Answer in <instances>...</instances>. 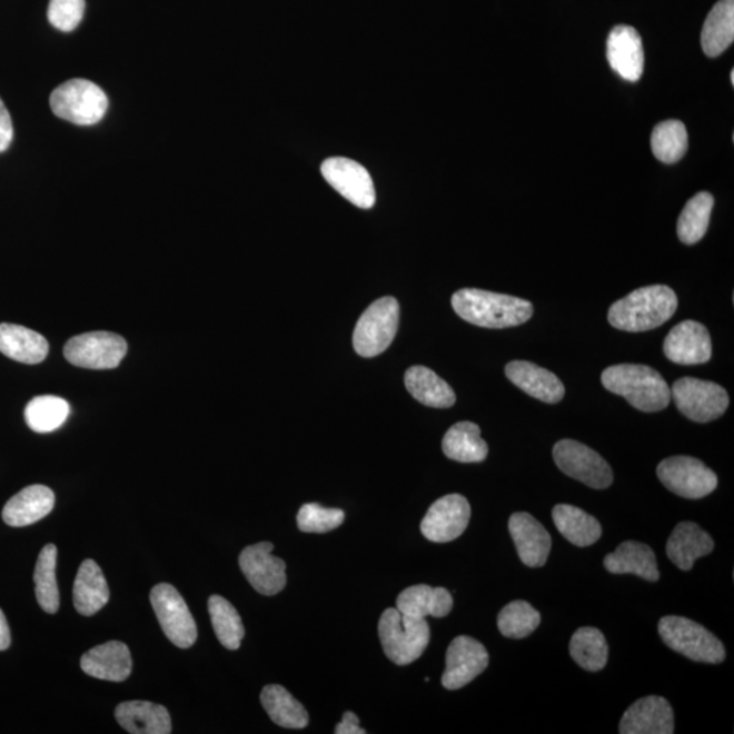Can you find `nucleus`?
Returning a JSON list of instances; mask_svg holds the SVG:
<instances>
[{
	"instance_id": "obj_1",
	"label": "nucleus",
	"mask_w": 734,
	"mask_h": 734,
	"mask_svg": "<svg viewBox=\"0 0 734 734\" xmlns=\"http://www.w3.org/2000/svg\"><path fill=\"white\" fill-rule=\"evenodd\" d=\"M452 306L463 320L492 329L518 327L534 316V305L526 299L479 289L456 291Z\"/></svg>"
},
{
	"instance_id": "obj_2",
	"label": "nucleus",
	"mask_w": 734,
	"mask_h": 734,
	"mask_svg": "<svg viewBox=\"0 0 734 734\" xmlns=\"http://www.w3.org/2000/svg\"><path fill=\"white\" fill-rule=\"evenodd\" d=\"M677 296L671 287H641L611 306L608 321L626 333H646L669 321L677 310Z\"/></svg>"
},
{
	"instance_id": "obj_3",
	"label": "nucleus",
	"mask_w": 734,
	"mask_h": 734,
	"mask_svg": "<svg viewBox=\"0 0 734 734\" xmlns=\"http://www.w3.org/2000/svg\"><path fill=\"white\" fill-rule=\"evenodd\" d=\"M604 388L624 397L642 413H658L669 406L671 388L657 370L645 365H615L603 371Z\"/></svg>"
},
{
	"instance_id": "obj_4",
	"label": "nucleus",
	"mask_w": 734,
	"mask_h": 734,
	"mask_svg": "<svg viewBox=\"0 0 734 734\" xmlns=\"http://www.w3.org/2000/svg\"><path fill=\"white\" fill-rule=\"evenodd\" d=\"M378 635L385 656L397 665H408L425 653L430 642V627L425 619L388 608L379 617Z\"/></svg>"
},
{
	"instance_id": "obj_5",
	"label": "nucleus",
	"mask_w": 734,
	"mask_h": 734,
	"mask_svg": "<svg viewBox=\"0 0 734 734\" xmlns=\"http://www.w3.org/2000/svg\"><path fill=\"white\" fill-rule=\"evenodd\" d=\"M658 633L672 651L696 663L721 664L726 657L725 647L717 636L687 617H663L658 623Z\"/></svg>"
},
{
	"instance_id": "obj_6",
	"label": "nucleus",
	"mask_w": 734,
	"mask_h": 734,
	"mask_svg": "<svg viewBox=\"0 0 734 734\" xmlns=\"http://www.w3.org/2000/svg\"><path fill=\"white\" fill-rule=\"evenodd\" d=\"M399 320L400 306L396 298L377 299L364 311L354 329V350L364 358L383 354L394 341Z\"/></svg>"
},
{
	"instance_id": "obj_7",
	"label": "nucleus",
	"mask_w": 734,
	"mask_h": 734,
	"mask_svg": "<svg viewBox=\"0 0 734 734\" xmlns=\"http://www.w3.org/2000/svg\"><path fill=\"white\" fill-rule=\"evenodd\" d=\"M51 108L60 119L78 126H93L106 116L108 97L96 83L72 79L53 90Z\"/></svg>"
},
{
	"instance_id": "obj_8",
	"label": "nucleus",
	"mask_w": 734,
	"mask_h": 734,
	"mask_svg": "<svg viewBox=\"0 0 734 734\" xmlns=\"http://www.w3.org/2000/svg\"><path fill=\"white\" fill-rule=\"evenodd\" d=\"M678 411L696 424L721 418L730 407V395L721 385L705 379L683 377L671 389Z\"/></svg>"
},
{
	"instance_id": "obj_9",
	"label": "nucleus",
	"mask_w": 734,
	"mask_h": 734,
	"mask_svg": "<svg viewBox=\"0 0 734 734\" xmlns=\"http://www.w3.org/2000/svg\"><path fill=\"white\" fill-rule=\"evenodd\" d=\"M661 483L685 499H701L718 486V477L705 463L690 456L665 458L657 467Z\"/></svg>"
},
{
	"instance_id": "obj_10",
	"label": "nucleus",
	"mask_w": 734,
	"mask_h": 734,
	"mask_svg": "<svg viewBox=\"0 0 734 734\" xmlns=\"http://www.w3.org/2000/svg\"><path fill=\"white\" fill-rule=\"evenodd\" d=\"M563 474L595 489L608 488L614 482L609 464L596 450L574 439H562L553 450Z\"/></svg>"
},
{
	"instance_id": "obj_11",
	"label": "nucleus",
	"mask_w": 734,
	"mask_h": 734,
	"mask_svg": "<svg viewBox=\"0 0 734 734\" xmlns=\"http://www.w3.org/2000/svg\"><path fill=\"white\" fill-rule=\"evenodd\" d=\"M150 602L171 644L180 648L191 647L198 639V627L191 611L176 587L169 584L152 587Z\"/></svg>"
},
{
	"instance_id": "obj_12",
	"label": "nucleus",
	"mask_w": 734,
	"mask_h": 734,
	"mask_svg": "<svg viewBox=\"0 0 734 734\" xmlns=\"http://www.w3.org/2000/svg\"><path fill=\"white\" fill-rule=\"evenodd\" d=\"M127 341L118 334L88 333L66 343L65 357L85 369L108 370L118 367L126 357Z\"/></svg>"
},
{
	"instance_id": "obj_13",
	"label": "nucleus",
	"mask_w": 734,
	"mask_h": 734,
	"mask_svg": "<svg viewBox=\"0 0 734 734\" xmlns=\"http://www.w3.org/2000/svg\"><path fill=\"white\" fill-rule=\"evenodd\" d=\"M321 173L329 186L354 206L364 210L375 206V184L363 165L343 157L328 158L321 165Z\"/></svg>"
},
{
	"instance_id": "obj_14",
	"label": "nucleus",
	"mask_w": 734,
	"mask_h": 734,
	"mask_svg": "<svg viewBox=\"0 0 734 734\" xmlns=\"http://www.w3.org/2000/svg\"><path fill=\"white\" fill-rule=\"evenodd\" d=\"M470 506L460 494L445 495L434 502L421 519V534L433 543H449L468 528Z\"/></svg>"
},
{
	"instance_id": "obj_15",
	"label": "nucleus",
	"mask_w": 734,
	"mask_h": 734,
	"mask_svg": "<svg viewBox=\"0 0 734 734\" xmlns=\"http://www.w3.org/2000/svg\"><path fill=\"white\" fill-rule=\"evenodd\" d=\"M272 549L271 543H257L245 548L238 559L245 578L265 596L278 595L287 584L286 563L274 556Z\"/></svg>"
},
{
	"instance_id": "obj_16",
	"label": "nucleus",
	"mask_w": 734,
	"mask_h": 734,
	"mask_svg": "<svg viewBox=\"0 0 734 734\" xmlns=\"http://www.w3.org/2000/svg\"><path fill=\"white\" fill-rule=\"evenodd\" d=\"M487 648L479 641L462 635L452 641L446 652L443 685L446 690H460L475 681L488 666Z\"/></svg>"
},
{
	"instance_id": "obj_17",
	"label": "nucleus",
	"mask_w": 734,
	"mask_h": 734,
	"mask_svg": "<svg viewBox=\"0 0 734 734\" xmlns=\"http://www.w3.org/2000/svg\"><path fill=\"white\" fill-rule=\"evenodd\" d=\"M664 354L677 365L707 364L713 354L712 338L707 328L693 320L677 324L665 338Z\"/></svg>"
},
{
	"instance_id": "obj_18",
	"label": "nucleus",
	"mask_w": 734,
	"mask_h": 734,
	"mask_svg": "<svg viewBox=\"0 0 734 734\" xmlns=\"http://www.w3.org/2000/svg\"><path fill=\"white\" fill-rule=\"evenodd\" d=\"M622 734H672L675 732V715L669 702L663 696H646L636 701L623 714L619 725Z\"/></svg>"
},
{
	"instance_id": "obj_19",
	"label": "nucleus",
	"mask_w": 734,
	"mask_h": 734,
	"mask_svg": "<svg viewBox=\"0 0 734 734\" xmlns=\"http://www.w3.org/2000/svg\"><path fill=\"white\" fill-rule=\"evenodd\" d=\"M607 58L617 76L628 82L639 81L645 66L639 33L627 24H617L608 36Z\"/></svg>"
},
{
	"instance_id": "obj_20",
	"label": "nucleus",
	"mask_w": 734,
	"mask_h": 734,
	"mask_svg": "<svg viewBox=\"0 0 734 734\" xmlns=\"http://www.w3.org/2000/svg\"><path fill=\"white\" fill-rule=\"evenodd\" d=\"M509 530L519 559L528 567L546 565L553 540L546 528L529 513L512 514Z\"/></svg>"
},
{
	"instance_id": "obj_21",
	"label": "nucleus",
	"mask_w": 734,
	"mask_h": 734,
	"mask_svg": "<svg viewBox=\"0 0 734 734\" xmlns=\"http://www.w3.org/2000/svg\"><path fill=\"white\" fill-rule=\"evenodd\" d=\"M81 668L91 677L108 682H125L131 675L130 648L119 641L96 646L81 658Z\"/></svg>"
},
{
	"instance_id": "obj_22",
	"label": "nucleus",
	"mask_w": 734,
	"mask_h": 734,
	"mask_svg": "<svg viewBox=\"0 0 734 734\" xmlns=\"http://www.w3.org/2000/svg\"><path fill=\"white\" fill-rule=\"evenodd\" d=\"M506 377L535 399L556 404L565 396V385L553 371L526 360H513L506 365Z\"/></svg>"
},
{
	"instance_id": "obj_23",
	"label": "nucleus",
	"mask_w": 734,
	"mask_h": 734,
	"mask_svg": "<svg viewBox=\"0 0 734 734\" xmlns=\"http://www.w3.org/2000/svg\"><path fill=\"white\" fill-rule=\"evenodd\" d=\"M714 540L707 532L695 523L684 522L676 525L666 543V555L673 565L683 572L694 567L696 559L712 554Z\"/></svg>"
},
{
	"instance_id": "obj_24",
	"label": "nucleus",
	"mask_w": 734,
	"mask_h": 734,
	"mask_svg": "<svg viewBox=\"0 0 734 734\" xmlns=\"http://www.w3.org/2000/svg\"><path fill=\"white\" fill-rule=\"evenodd\" d=\"M54 506L51 488L41 485L24 487L6 504L2 517L10 526L32 525L48 516Z\"/></svg>"
},
{
	"instance_id": "obj_25",
	"label": "nucleus",
	"mask_w": 734,
	"mask_h": 734,
	"mask_svg": "<svg viewBox=\"0 0 734 734\" xmlns=\"http://www.w3.org/2000/svg\"><path fill=\"white\" fill-rule=\"evenodd\" d=\"M116 720L132 734H169L171 721L167 707L145 701L122 702L116 707Z\"/></svg>"
},
{
	"instance_id": "obj_26",
	"label": "nucleus",
	"mask_w": 734,
	"mask_h": 734,
	"mask_svg": "<svg viewBox=\"0 0 734 734\" xmlns=\"http://www.w3.org/2000/svg\"><path fill=\"white\" fill-rule=\"evenodd\" d=\"M49 345L44 336L17 324H0V353L17 363L37 365L47 358Z\"/></svg>"
},
{
	"instance_id": "obj_27",
	"label": "nucleus",
	"mask_w": 734,
	"mask_h": 734,
	"mask_svg": "<svg viewBox=\"0 0 734 734\" xmlns=\"http://www.w3.org/2000/svg\"><path fill=\"white\" fill-rule=\"evenodd\" d=\"M396 608L401 614L426 619L427 616L445 617L453 608V597L445 587L415 585L404 589L397 597Z\"/></svg>"
},
{
	"instance_id": "obj_28",
	"label": "nucleus",
	"mask_w": 734,
	"mask_h": 734,
	"mask_svg": "<svg viewBox=\"0 0 734 734\" xmlns=\"http://www.w3.org/2000/svg\"><path fill=\"white\" fill-rule=\"evenodd\" d=\"M72 596L73 607L83 616L96 615L109 602L107 579L93 559H86L79 566Z\"/></svg>"
},
{
	"instance_id": "obj_29",
	"label": "nucleus",
	"mask_w": 734,
	"mask_h": 734,
	"mask_svg": "<svg viewBox=\"0 0 734 734\" xmlns=\"http://www.w3.org/2000/svg\"><path fill=\"white\" fill-rule=\"evenodd\" d=\"M604 566L612 574H635L651 583L659 579L656 554L644 543H622L615 553L605 556Z\"/></svg>"
},
{
	"instance_id": "obj_30",
	"label": "nucleus",
	"mask_w": 734,
	"mask_h": 734,
	"mask_svg": "<svg viewBox=\"0 0 734 734\" xmlns=\"http://www.w3.org/2000/svg\"><path fill=\"white\" fill-rule=\"evenodd\" d=\"M404 383L409 394L427 407L450 408L456 403L450 385L426 366L409 367Z\"/></svg>"
},
{
	"instance_id": "obj_31",
	"label": "nucleus",
	"mask_w": 734,
	"mask_h": 734,
	"mask_svg": "<svg viewBox=\"0 0 734 734\" xmlns=\"http://www.w3.org/2000/svg\"><path fill=\"white\" fill-rule=\"evenodd\" d=\"M445 456L458 463H482L488 455V445L480 437V427L473 421H458L443 439Z\"/></svg>"
},
{
	"instance_id": "obj_32",
	"label": "nucleus",
	"mask_w": 734,
	"mask_h": 734,
	"mask_svg": "<svg viewBox=\"0 0 734 734\" xmlns=\"http://www.w3.org/2000/svg\"><path fill=\"white\" fill-rule=\"evenodd\" d=\"M556 528L577 547H589L602 537V525L591 514L572 505H556L553 510Z\"/></svg>"
},
{
	"instance_id": "obj_33",
	"label": "nucleus",
	"mask_w": 734,
	"mask_h": 734,
	"mask_svg": "<svg viewBox=\"0 0 734 734\" xmlns=\"http://www.w3.org/2000/svg\"><path fill=\"white\" fill-rule=\"evenodd\" d=\"M260 701L269 718L287 730H304L309 724V714L289 691L271 684L262 688Z\"/></svg>"
},
{
	"instance_id": "obj_34",
	"label": "nucleus",
	"mask_w": 734,
	"mask_h": 734,
	"mask_svg": "<svg viewBox=\"0 0 734 734\" xmlns=\"http://www.w3.org/2000/svg\"><path fill=\"white\" fill-rule=\"evenodd\" d=\"M734 0L714 4L702 29V48L708 58H717L733 44Z\"/></svg>"
},
{
	"instance_id": "obj_35",
	"label": "nucleus",
	"mask_w": 734,
	"mask_h": 734,
	"mask_svg": "<svg viewBox=\"0 0 734 734\" xmlns=\"http://www.w3.org/2000/svg\"><path fill=\"white\" fill-rule=\"evenodd\" d=\"M58 548L47 544L41 549L36 563L34 584L36 598L40 607L48 614H57L60 607V595L57 581Z\"/></svg>"
},
{
	"instance_id": "obj_36",
	"label": "nucleus",
	"mask_w": 734,
	"mask_h": 734,
	"mask_svg": "<svg viewBox=\"0 0 734 734\" xmlns=\"http://www.w3.org/2000/svg\"><path fill=\"white\" fill-rule=\"evenodd\" d=\"M571 654L581 668L587 672L602 671L608 663L607 639L597 628H578L572 636Z\"/></svg>"
},
{
	"instance_id": "obj_37",
	"label": "nucleus",
	"mask_w": 734,
	"mask_h": 734,
	"mask_svg": "<svg viewBox=\"0 0 734 734\" xmlns=\"http://www.w3.org/2000/svg\"><path fill=\"white\" fill-rule=\"evenodd\" d=\"M714 207L712 194L700 192L688 200L677 220V236L685 245H694L705 237Z\"/></svg>"
},
{
	"instance_id": "obj_38",
	"label": "nucleus",
	"mask_w": 734,
	"mask_h": 734,
	"mask_svg": "<svg viewBox=\"0 0 734 734\" xmlns=\"http://www.w3.org/2000/svg\"><path fill=\"white\" fill-rule=\"evenodd\" d=\"M70 415V404L61 397L37 396L24 409V419L36 433H51L65 425Z\"/></svg>"
},
{
	"instance_id": "obj_39",
	"label": "nucleus",
	"mask_w": 734,
	"mask_h": 734,
	"mask_svg": "<svg viewBox=\"0 0 734 734\" xmlns=\"http://www.w3.org/2000/svg\"><path fill=\"white\" fill-rule=\"evenodd\" d=\"M208 612H210L214 632L217 638L229 651H237L241 646L245 628L241 616L228 599L220 596H211L208 599Z\"/></svg>"
},
{
	"instance_id": "obj_40",
	"label": "nucleus",
	"mask_w": 734,
	"mask_h": 734,
	"mask_svg": "<svg viewBox=\"0 0 734 734\" xmlns=\"http://www.w3.org/2000/svg\"><path fill=\"white\" fill-rule=\"evenodd\" d=\"M687 149V128L681 120H666L654 128L652 132V151L658 161L664 163L681 161Z\"/></svg>"
},
{
	"instance_id": "obj_41",
	"label": "nucleus",
	"mask_w": 734,
	"mask_h": 734,
	"mask_svg": "<svg viewBox=\"0 0 734 734\" xmlns=\"http://www.w3.org/2000/svg\"><path fill=\"white\" fill-rule=\"evenodd\" d=\"M542 615L524 599H516L500 609L498 628L506 638L523 639L540 626Z\"/></svg>"
},
{
	"instance_id": "obj_42",
	"label": "nucleus",
	"mask_w": 734,
	"mask_h": 734,
	"mask_svg": "<svg viewBox=\"0 0 734 734\" xmlns=\"http://www.w3.org/2000/svg\"><path fill=\"white\" fill-rule=\"evenodd\" d=\"M345 512L318 504H306L299 509L297 524L305 534H327L345 522Z\"/></svg>"
},
{
	"instance_id": "obj_43",
	"label": "nucleus",
	"mask_w": 734,
	"mask_h": 734,
	"mask_svg": "<svg viewBox=\"0 0 734 734\" xmlns=\"http://www.w3.org/2000/svg\"><path fill=\"white\" fill-rule=\"evenodd\" d=\"M83 14L85 0H51L48 6V20L61 32L76 29Z\"/></svg>"
},
{
	"instance_id": "obj_44",
	"label": "nucleus",
	"mask_w": 734,
	"mask_h": 734,
	"mask_svg": "<svg viewBox=\"0 0 734 734\" xmlns=\"http://www.w3.org/2000/svg\"><path fill=\"white\" fill-rule=\"evenodd\" d=\"M12 137H14V130H12L10 113L3 101L0 100V152L9 149Z\"/></svg>"
},
{
	"instance_id": "obj_45",
	"label": "nucleus",
	"mask_w": 734,
	"mask_h": 734,
	"mask_svg": "<svg viewBox=\"0 0 734 734\" xmlns=\"http://www.w3.org/2000/svg\"><path fill=\"white\" fill-rule=\"evenodd\" d=\"M336 734H365L366 731L359 726V718L353 712H346L341 722L335 727Z\"/></svg>"
},
{
	"instance_id": "obj_46",
	"label": "nucleus",
	"mask_w": 734,
	"mask_h": 734,
	"mask_svg": "<svg viewBox=\"0 0 734 734\" xmlns=\"http://www.w3.org/2000/svg\"><path fill=\"white\" fill-rule=\"evenodd\" d=\"M11 644V635H10V628L8 621H6V616L3 614V611L0 609V652L6 651V648H9Z\"/></svg>"
},
{
	"instance_id": "obj_47",
	"label": "nucleus",
	"mask_w": 734,
	"mask_h": 734,
	"mask_svg": "<svg viewBox=\"0 0 734 734\" xmlns=\"http://www.w3.org/2000/svg\"><path fill=\"white\" fill-rule=\"evenodd\" d=\"M731 82H732V85H734V70H732V72H731Z\"/></svg>"
}]
</instances>
